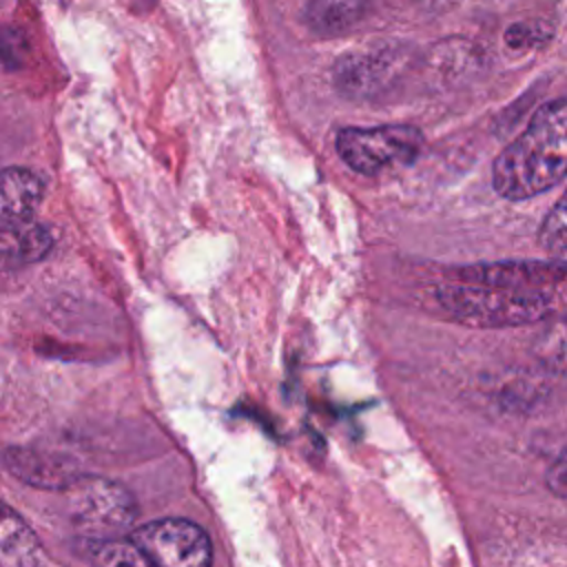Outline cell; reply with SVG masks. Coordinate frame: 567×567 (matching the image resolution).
I'll use <instances>...</instances> for the list:
<instances>
[{
  "mask_svg": "<svg viewBox=\"0 0 567 567\" xmlns=\"http://www.w3.org/2000/svg\"><path fill=\"white\" fill-rule=\"evenodd\" d=\"M567 177V97L540 104L492 164V186L509 202L532 199Z\"/></svg>",
  "mask_w": 567,
  "mask_h": 567,
  "instance_id": "cell-1",
  "label": "cell"
},
{
  "mask_svg": "<svg viewBox=\"0 0 567 567\" xmlns=\"http://www.w3.org/2000/svg\"><path fill=\"white\" fill-rule=\"evenodd\" d=\"M436 301L456 321L474 328H516L543 321L554 312L549 290L454 281L436 288Z\"/></svg>",
  "mask_w": 567,
  "mask_h": 567,
  "instance_id": "cell-2",
  "label": "cell"
},
{
  "mask_svg": "<svg viewBox=\"0 0 567 567\" xmlns=\"http://www.w3.org/2000/svg\"><path fill=\"white\" fill-rule=\"evenodd\" d=\"M334 148L352 171L372 177L410 166L423 148V135L408 124L348 126L337 133Z\"/></svg>",
  "mask_w": 567,
  "mask_h": 567,
  "instance_id": "cell-3",
  "label": "cell"
},
{
  "mask_svg": "<svg viewBox=\"0 0 567 567\" xmlns=\"http://www.w3.org/2000/svg\"><path fill=\"white\" fill-rule=\"evenodd\" d=\"M71 520L86 538H115L135 520L128 489L109 478H78L71 487Z\"/></svg>",
  "mask_w": 567,
  "mask_h": 567,
  "instance_id": "cell-4",
  "label": "cell"
},
{
  "mask_svg": "<svg viewBox=\"0 0 567 567\" xmlns=\"http://www.w3.org/2000/svg\"><path fill=\"white\" fill-rule=\"evenodd\" d=\"M131 540L144 551L151 565L204 567L213 558L206 532L184 518H159L137 527Z\"/></svg>",
  "mask_w": 567,
  "mask_h": 567,
  "instance_id": "cell-5",
  "label": "cell"
},
{
  "mask_svg": "<svg viewBox=\"0 0 567 567\" xmlns=\"http://www.w3.org/2000/svg\"><path fill=\"white\" fill-rule=\"evenodd\" d=\"M565 279H567V261L560 257L472 264L456 270V281L503 286L514 290H551Z\"/></svg>",
  "mask_w": 567,
  "mask_h": 567,
  "instance_id": "cell-6",
  "label": "cell"
},
{
  "mask_svg": "<svg viewBox=\"0 0 567 567\" xmlns=\"http://www.w3.org/2000/svg\"><path fill=\"white\" fill-rule=\"evenodd\" d=\"M4 465L20 481L42 489H69L80 478L73 465L27 447H9L4 452Z\"/></svg>",
  "mask_w": 567,
  "mask_h": 567,
  "instance_id": "cell-7",
  "label": "cell"
},
{
  "mask_svg": "<svg viewBox=\"0 0 567 567\" xmlns=\"http://www.w3.org/2000/svg\"><path fill=\"white\" fill-rule=\"evenodd\" d=\"M42 199V182L27 168H4L2 173V202H0V228L18 226L33 219V213Z\"/></svg>",
  "mask_w": 567,
  "mask_h": 567,
  "instance_id": "cell-8",
  "label": "cell"
},
{
  "mask_svg": "<svg viewBox=\"0 0 567 567\" xmlns=\"http://www.w3.org/2000/svg\"><path fill=\"white\" fill-rule=\"evenodd\" d=\"M0 565L2 567H40L51 565L38 536L9 507L0 518Z\"/></svg>",
  "mask_w": 567,
  "mask_h": 567,
  "instance_id": "cell-9",
  "label": "cell"
},
{
  "mask_svg": "<svg viewBox=\"0 0 567 567\" xmlns=\"http://www.w3.org/2000/svg\"><path fill=\"white\" fill-rule=\"evenodd\" d=\"M51 244V233L33 219L2 228V261L4 266L33 264L49 252Z\"/></svg>",
  "mask_w": 567,
  "mask_h": 567,
  "instance_id": "cell-10",
  "label": "cell"
},
{
  "mask_svg": "<svg viewBox=\"0 0 567 567\" xmlns=\"http://www.w3.org/2000/svg\"><path fill=\"white\" fill-rule=\"evenodd\" d=\"M390 53H350L334 66V82L350 93L370 91L390 73Z\"/></svg>",
  "mask_w": 567,
  "mask_h": 567,
  "instance_id": "cell-11",
  "label": "cell"
},
{
  "mask_svg": "<svg viewBox=\"0 0 567 567\" xmlns=\"http://www.w3.org/2000/svg\"><path fill=\"white\" fill-rule=\"evenodd\" d=\"M365 13V0H310L306 24L319 35H337L354 27Z\"/></svg>",
  "mask_w": 567,
  "mask_h": 567,
  "instance_id": "cell-12",
  "label": "cell"
},
{
  "mask_svg": "<svg viewBox=\"0 0 567 567\" xmlns=\"http://www.w3.org/2000/svg\"><path fill=\"white\" fill-rule=\"evenodd\" d=\"M534 357L549 372L567 374V308L547 321L534 343Z\"/></svg>",
  "mask_w": 567,
  "mask_h": 567,
  "instance_id": "cell-13",
  "label": "cell"
},
{
  "mask_svg": "<svg viewBox=\"0 0 567 567\" xmlns=\"http://www.w3.org/2000/svg\"><path fill=\"white\" fill-rule=\"evenodd\" d=\"M84 556L86 560L104 567H124V565H135V567H146L151 565L144 551L128 538H86L84 536Z\"/></svg>",
  "mask_w": 567,
  "mask_h": 567,
  "instance_id": "cell-14",
  "label": "cell"
},
{
  "mask_svg": "<svg viewBox=\"0 0 567 567\" xmlns=\"http://www.w3.org/2000/svg\"><path fill=\"white\" fill-rule=\"evenodd\" d=\"M538 244L551 257H567V190L549 208L543 224L538 226Z\"/></svg>",
  "mask_w": 567,
  "mask_h": 567,
  "instance_id": "cell-15",
  "label": "cell"
},
{
  "mask_svg": "<svg viewBox=\"0 0 567 567\" xmlns=\"http://www.w3.org/2000/svg\"><path fill=\"white\" fill-rule=\"evenodd\" d=\"M503 38L509 49L527 51V49H538L547 44L551 40V29L540 20H525V22L509 24Z\"/></svg>",
  "mask_w": 567,
  "mask_h": 567,
  "instance_id": "cell-16",
  "label": "cell"
},
{
  "mask_svg": "<svg viewBox=\"0 0 567 567\" xmlns=\"http://www.w3.org/2000/svg\"><path fill=\"white\" fill-rule=\"evenodd\" d=\"M545 483L554 496L567 501V447L549 465V470L545 474Z\"/></svg>",
  "mask_w": 567,
  "mask_h": 567,
  "instance_id": "cell-17",
  "label": "cell"
}]
</instances>
